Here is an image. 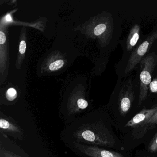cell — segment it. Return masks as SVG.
<instances>
[{
	"mask_svg": "<svg viewBox=\"0 0 157 157\" xmlns=\"http://www.w3.org/2000/svg\"><path fill=\"white\" fill-rule=\"evenodd\" d=\"M0 157H20L16 154L5 150H1Z\"/></svg>",
	"mask_w": 157,
	"mask_h": 157,
	"instance_id": "5bb4252c",
	"label": "cell"
},
{
	"mask_svg": "<svg viewBox=\"0 0 157 157\" xmlns=\"http://www.w3.org/2000/svg\"><path fill=\"white\" fill-rule=\"evenodd\" d=\"M157 111V106L151 109H143L128 121L125 126L126 127L135 128L138 126L142 125L143 124L145 125Z\"/></svg>",
	"mask_w": 157,
	"mask_h": 157,
	"instance_id": "8992f818",
	"label": "cell"
},
{
	"mask_svg": "<svg viewBox=\"0 0 157 157\" xmlns=\"http://www.w3.org/2000/svg\"><path fill=\"white\" fill-rule=\"evenodd\" d=\"M151 92L157 94V77L154 78L150 84L149 87Z\"/></svg>",
	"mask_w": 157,
	"mask_h": 157,
	"instance_id": "7c38bea8",
	"label": "cell"
},
{
	"mask_svg": "<svg viewBox=\"0 0 157 157\" xmlns=\"http://www.w3.org/2000/svg\"><path fill=\"white\" fill-rule=\"evenodd\" d=\"M140 27L137 24H135L130 29L126 41V49L130 51L136 45L140 37Z\"/></svg>",
	"mask_w": 157,
	"mask_h": 157,
	"instance_id": "52a82bcc",
	"label": "cell"
},
{
	"mask_svg": "<svg viewBox=\"0 0 157 157\" xmlns=\"http://www.w3.org/2000/svg\"><path fill=\"white\" fill-rule=\"evenodd\" d=\"M156 39H157V31L153 32L132 52L125 69L124 73L126 75L131 72L137 64L140 62L143 57L149 51Z\"/></svg>",
	"mask_w": 157,
	"mask_h": 157,
	"instance_id": "3957f363",
	"label": "cell"
},
{
	"mask_svg": "<svg viewBox=\"0 0 157 157\" xmlns=\"http://www.w3.org/2000/svg\"><path fill=\"white\" fill-rule=\"evenodd\" d=\"M26 49V44L25 41H21L20 44V47H19V51L20 53L22 55H23L25 53Z\"/></svg>",
	"mask_w": 157,
	"mask_h": 157,
	"instance_id": "9a60e30c",
	"label": "cell"
},
{
	"mask_svg": "<svg viewBox=\"0 0 157 157\" xmlns=\"http://www.w3.org/2000/svg\"><path fill=\"white\" fill-rule=\"evenodd\" d=\"M17 93L13 88H10L6 93V97L9 101H12L17 97Z\"/></svg>",
	"mask_w": 157,
	"mask_h": 157,
	"instance_id": "30bf717a",
	"label": "cell"
},
{
	"mask_svg": "<svg viewBox=\"0 0 157 157\" xmlns=\"http://www.w3.org/2000/svg\"><path fill=\"white\" fill-rule=\"evenodd\" d=\"M6 36L5 33L2 32H0V44H3L6 42Z\"/></svg>",
	"mask_w": 157,
	"mask_h": 157,
	"instance_id": "2e32d148",
	"label": "cell"
},
{
	"mask_svg": "<svg viewBox=\"0 0 157 157\" xmlns=\"http://www.w3.org/2000/svg\"><path fill=\"white\" fill-rule=\"evenodd\" d=\"M148 149L151 152H154L157 151V134L153 138L149 145Z\"/></svg>",
	"mask_w": 157,
	"mask_h": 157,
	"instance_id": "8fae6325",
	"label": "cell"
},
{
	"mask_svg": "<svg viewBox=\"0 0 157 157\" xmlns=\"http://www.w3.org/2000/svg\"><path fill=\"white\" fill-rule=\"evenodd\" d=\"M0 128L4 131L12 133H18L21 132L20 128L14 124H12L9 120L2 117L0 119Z\"/></svg>",
	"mask_w": 157,
	"mask_h": 157,
	"instance_id": "ba28073f",
	"label": "cell"
},
{
	"mask_svg": "<svg viewBox=\"0 0 157 157\" xmlns=\"http://www.w3.org/2000/svg\"><path fill=\"white\" fill-rule=\"evenodd\" d=\"M135 98L133 84L129 79L123 86L118 96V104L119 113L125 116L131 108Z\"/></svg>",
	"mask_w": 157,
	"mask_h": 157,
	"instance_id": "277c9868",
	"label": "cell"
},
{
	"mask_svg": "<svg viewBox=\"0 0 157 157\" xmlns=\"http://www.w3.org/2000/svg\"><path fill=\"white\" fill-rule=\"evenodd\" d=\"M156 124H157V111L150 118L149 120L145 124V125L152 126Z\"/></svg>",
	"mask_w": 157,
	"mask_h": 157,
	"instance_id": "4fadbf2b",
	"label": "cell"
},
{
	"mask_svg": "<svg viewBox=\"0 0 157 157\" xmlns=\"http://www.w3.org/2000/svg\"><path fill=\"white\" fill-rule=\"evenodd\" d=\"M64 65V61L62 59L56 60L52 62L49 66V68L51 71H56L60 69Z\"/></svg>",
	"mask_w": 157,
	"mask_h": 157,
	"instance_id": "9c48e42d",
	"label": "cell"
},
{
	"mask_svg": "<svg viewBox=\"0 0 157 157\" xmlns=\"http://www.w3.org/2000/svg\"><path fill=\"white\" fill-rule=\"evenodd\" d=\"M5 19H6V20L7 21L10 22L12 21V18L10 15H7Z\"/></svg>",
	"mask_w": 157,
	"mask_h": 157,
	"instance_id": "e0dca14e",
	"label": "cell"
},
{
	"mask_svg": "<svg viewBox=\"0 0 157 157\" xmlns=\"http://www.w3.org/2000/svg\"><path fill=\"white\" fill-rule=\"evenodd\" d=\"M74 145L81 152L90 157H124L121 153L101 148L96 146H88L76 142Z\"/></svg>",
	"mask_w": 157,
	"mask_h": 157,
	"instance_id": "5b68a950",
	"label": "cell"
},
{
	"mask_svg": "<svg viewBox=\"0 0 157 157\" xmlns=\"http://www.w3.org/2000/svg\"><path fill=\"white\" fill-rule=\"evenodd\" d=\"M149 157V156H146V157Z\"/></svg>",
	"mask_w": 157,
	"mask_h": 157,
	"instance_id": "ac0fdd59",
	"label": "cell"
},
{
	"mask_svg": "<svg viewBox=\"0 0 157 157\" xmlns=\"http://www.w3.org/2000/svg\"><path fill=\"white\" fill-rule=\"evenodd\" d=\"M74 137L82 142L92 146L113 147L116 140L112 133L101 123L86 124L80 128L74 134Z\"/></svg>",
	"mask_w": 157,
	"mask_h": 157,
	"instance_id": "6da1fadb",
	"label": "cell"
},
{
	"mask_svg": "<svg viewBox=\"0 0 157 157\" xmlns=\"http://www.w3.org/2000/svg\"><path fill=\"white\" fill-rule=\"evenodd\" d=\"M157 63V55L154 53L147 55L140 61L139 105L147 98L150 84L152 81V73Z\"/></svg>",
	"mask_w": 157,
	"mask_h": 157,
	"instance_id": "7a4b0ae2",
	"label": "cell"
}]
</instances>
